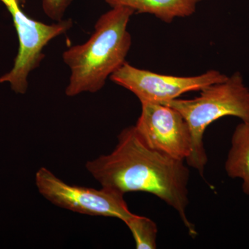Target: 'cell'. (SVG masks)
<instances>
[{"label":"cell","instance_id":"cell-11","mask_svg":"<svg viewBox=\"0 0 249 249\" xmlns=\"http://www.w3.org/2000/svg\"><path fill=\"white\" fill-rule=\"evenodd\" d=\"M71 1L72 0H42V9L49 18L60 22Z\"/></svg>","mask_w":249,"mask_h":249},{"label":"cell","instance_id":"cell-10","mask_svg":"<svg viewBox=\"0 0 249 249\" xmlns=\"http://www.w3.org/2000/svg\"><path fill=\"white\" fill-rule=\"evenodd\" d=\"M124 224L129 228L137 249H157V224L150 218L134 214Z\"/></svg>","mask_w":249,"mask_h":249},{"label":"cell","instance_id":"cell-1","mask_svg":"<svg viewBox=\"0 0 249 249\" xmlns=\"http://www.w3.org/2000/svg\"><path fill=\"white\" fill-rule=\"evenodd\" d=\"M183 162L147 146L130 126L119 134L110 154L89 160L86 168L102 188L124 195L143 192L160 198L178 212L194 237L196 228L186 215L190 170Z\"/></svg>","mask_w":249,"mask_h":249},{"label":"cell","instance_id":"cell-5","mask_svg":"<svg viewBox=\"0 0 249 249\" xmlns=\"http://www.w3.org/2000/svg\"><path fill=\"white\" fill-rule=\"evenodd\" d=\"M36 184L47 200L73 212L115 217L124 223L134 215L122 193L105 188L97 190L69 184L46 168L37 170Z\"/></svg>","mask_w":249,"mask_h":249},{"label":"cell","instance_id":"cell-6","mask_svg":"<svg viewBox=\"0 0 249 249\" xmlns=\"http://www.w3.org/2000/svg\"><path fill=\"white\" fill-rule=\"evenodd\" d=\"M227 75L211 70L196 76L163 75L141 70L125 62L110 76L111 81L134 93L141 103H163L191 91L227 79Z\"/></svg>","mask_w":249,"mask_h":249},{"label":"cell","instance_id":"cell-4","mask_svg":"<svg viewBox=\"0 0 249 249\" xmlns=\"http://www.w3.org/2000/svg\"><path fill=\"white\" fill-rule=\"evenodd\" d=\"M12 16L19 39V50L12 70L0 77V83H9L15 92L24 93L28 76L45 58L43 49L51 40L65 34L73 25L71 19L47 24L24 14L18 0H0Z\"/></svg>","mask_w":249,"mask_h":249},{"label":"cell","instance_id":"cell-9","mask_svg":"<svg viewBox=\"0 0 249 249\" xmlns=\"http://www.w3.org/2000/svg\"><path fill=\"white\" fill-rule=\"evenodd\" d=\"M225 170L231 178L242 180V191L249 196V121H242L234 130Z\"/></svg>","mask_w":249,"mask_h":249},{"label":"cell","instance_id":"cell-8","mask_svg":"<svg viewBox=\"0 0 249 249\" xmlns=\"http://www.w3.org/2000/svg\"><path fill=\"white\" fill-rule=\"evenodd\" d=\"M201 0H106L111 7L124 6L137 14L153 15L165 23L173 22L175 18L189 17L196 13Z\"/></svg>","mask_w":249,"mask_h":249},{"label":"cell","instance_id":"cell-3","mask_svg":"<svg viewBox=\"0 0 249 249\" xmlns=\"http://www.w3.org/2000/svg\"><path fill=\"white\" fill-rule=\"evenodd\" d=\"M193 99H175L160 103L178 110L188 123L192 135V152L187 164L204 175L208 157L204 135L210 124L224 116H235L249 121V89L243 76L236 71L221 83L201 90Z\"/></svg>","mask_w":249,"mask_h":249},{"label":"cell","instance_id":"cell-12","mask_svg":"<svg viewBox=\"0 0 249 249\" xmlns=\"http://www.w3.org/2000/svg\"><path fill=\"white\" fill-rule=\"evenodd\" d=\"M26 1H27V0H18V2H19V4L22 5V6L23 4H24V3L26 2Z\"/></svg>","mask_w":249,"mask_h":249},{"label":"cell","instance_id":"cell-7","mask_svg":"<svg viewBox=\"0 0 249 249\" xmlns=\"http://www.w3.org/2000/svg\"><path fill=\"white\" fill-rule=\"evenodd\" d=\"M142 114L134 125L142 142L174 159L186 160L192 152L188 123L174 108L160 103L142 102Z\"/></svg>","mask_w":249,"mask_h":249},{"label":"cell","instance_id":"cell-2","mask_svg":"<svg viewBox=\"0 0 249 249\" xmlns=\"http://www.w3.org/2000/svg\"><path fill=\"white\" fill-rule=\"evenodd\" d=\"M134 14L127 6H113L98 18L89 40L64 52L62 58L71 71L67 96L97 92L126 62L132 45L127 25Z\"/></svg>","mask_w":249,"mask_h":249}]
</instances>
